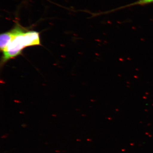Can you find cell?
<instances>
[{"label":"cell","mask_w":153,"mask_h":153,"mask_svg":"<svg viewBox=\"0 0 153 153\" xmlns=\"http://www.w3.org/2000/svg\"><path fill=\"white\" fill-rule=\"evenodd\" d=\"M26 30L20 25L17 24L12 29L9 31L1 33L0 36V48L3 51L17 36L22 33Z\"/></svg>","instance_id":"2"},{"label":"cell","mask_w":153,"mask_h":153,"mask_svg":"<svg viewBox=\"0 0 153 153\" xmlns=\"http://www.w3.org/2000/svg\"><path fill=\"white\" fill-rule=\"evenodd\" d=\"M41 45L39 32L25 31L15 37L3 51L4 62L20 55L25 48Z\"/></svg>","instance_id":"1"},{"label":"cell","mask_w":153,"mask_h":153,"mask_svg":"<svg viewBox=\"0 0 153 153\" xmlns=\"http://www.w3.org/2000/svg\"><path fill=\"white\" fill-rule=\"evenodd\" d=\"M153 3V0H139L135 3L131 4L128 5L126 7L131 6L135 5H143L149 4Z\"/></svg>","instance_id":"3"}]
</instances>
